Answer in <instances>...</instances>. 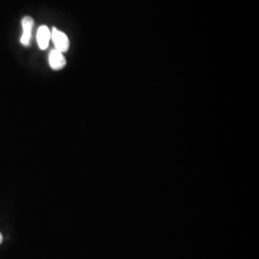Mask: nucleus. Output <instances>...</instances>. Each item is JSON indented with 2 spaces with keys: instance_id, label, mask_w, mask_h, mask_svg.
<instances>
[{
  "instance_id": "obj_1",
  "label": "nucleus",
  "mask_w": 259,
  "mask_h": 259,
  "mask_svg": "<svg viewBox=\"0 0 259 259\" xmlns=\"http://www.w3.org/2000/svg\"><path fill=\"white\" fill-rule=\"evenodd\" d=\"M51 39L54 42L56 50L65 53L69 48V39L64 32L53 28L51 31Z\"/></svg>"
},
{
  "instance_id": "obj_2",
  "label": "nucleus",
  "mask_w": 259,
  "mask_h": 259,
  "mask_svg": "<svg viewBox=\"0 0 259 259\" xmlns=\"http://www.w3.org/2000/svg\"><path fill=\"white\" fill-rule=\"evenodd\" d=\"M21 25H22V35L20 37V42L22 46L28 47L31 40L32 37V30L34 26V19L31 17H24L21 20Z\"/></svg>"
},
{
  "instance_id": "obj_3",
  "label": "nucleus",
  "mask_w": 259,
  "mask_h": 259,
  "mask_svg": "<svg viewBox=\"0 0 259 259\" xmlns=\"http://www.w3.org/2000/svg\"><path fill=\"white\" fill-rule=\"evenodd\" d=\"M49 65L53 70L63 69L66 65L65 56L62 52H60L56 49L50 51V53H49Z\"/></svg>"
},
{
  "instance_id": "obj_4",
  "label": "nucleus",
  "mask_w": 259,
  "mask_h": 259,
  "mask_svg": "<svg viewBox=\"0 0 259 259\" xmlns=\"http://www.w3.org/2000/svg\"><path fill=\"white\" fill-rule=\"evenodd\" d=\"M50 39H51V31L48 29V27L46 25H42L38 28L37 33V45L41 50L47 49L49 46Z\"/></svg>"
},
{
  "instance_id": "obj_5",
  "label": "nucleus",
  "mask_w": 259,
  "mask_h": 259,
  "mask_svg": "<svg viewBox=\"0 0 259 259\" xmlns=\"http://www.w3.org/2000/svg\"><path fill=\"white\" fill-rule=\"evenodd\" d=\"M2 241H3V236H2V234L0 233V244L2 243Z\"/></svg>"
}]
</instances>
